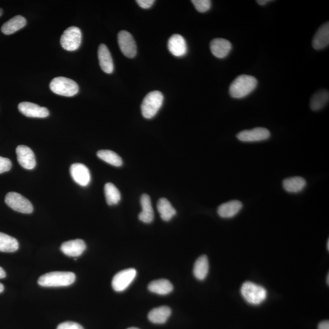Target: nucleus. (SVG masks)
Here are the masks:
<instances>
[{"mask_svg": "<svg viewBox=\"0 0 329 329\" xmlns=\"http://www.w3.org/2000/svg\"><path fill=\"white\" fill-rule=\"evenodd\" d=\"M12 167V162L8 158L0 157V174L9 172Z\"/></svg>", "mask_w": 329, "mask_h": 329, "instance_id": "obj_32", "label": "nucleus"}, {"mask_svg": "<svg viewBox=\"0 0 329 329\" xmlns=\"http://www.w3.org/2000/svg\"><path fill=\"white\" fill-rule=\"evenodd\" d=\"M85 249H86V245L84 241L81 239L70 240L62 243L61 246V251L65 255L73 257V258H77L81 255Z\"/></svg>", "mask_w": 329, "mask_h": 329, "instance_id": "obj_14", "label": "nucleus"}, {"mask_svg": "<svg viewBox=\"0 0 329 329\" xmlns=\"http://www.w3.org/2000/svg\"><path fill=\"white\" fill-rule=\"evenodd\" d=\"M243 208V204L238 200H232L222 204L218 209V214L223 218H231L235 216Z\"/></svg>", "mask_w": 329, "mask_h": 329, "instance_id": "obj_18", "label": "nucleus"}, {"mask_svg": "<svg viewBox=\"0 0 329 329\" xmlns=\"http://www.w3.org/2000/svg\"><path fill=\"white\" fill-rule=\"evenodd\" d=\"M18 108L22 114L28 117L42 118L48 117L49 114L47 108L29 102H22L19 104Z\"/></svg>", "mask_w": 329, "mask_h": 329, "instance_id": "obj_13", "label": "nucleus"}, {"mask_svg": "<svg viewBox=\"0 0 329 329\" xmlns=\"http://www.w3.org/2000/svg\"><path fill=\"white\" fill-rule=\"evenodd\" d=\"M326 282H327V284L328 285L329 284V274L328 273L327 276V280H326Z\"/></svg>", "mask_w": 329, "mask_h": 329, "instance_id": "obj_39", "label": "nucleus"}, {"mask_svg": "<svg viewBox=\"0 0 329 329\" xmlns=\"http://www.w3.org/2000/svg\"><path fill=\"white\" fill-rule=\"evenodd\" d=\"M5 203L16 212L22 213H31L33 206L29 200L18 193L9 192L5 197Z\"/></svg>", "mask_w": 329, "mask_h": 329, "instance_id": "obj_7", "label": "nucleus"}, {"mask_svg": "<svg viewBox=\"0 0 329 329\" xmlns=\"http://www.w3.org/2000/svg\"><path fill=\"white\" fill-rule=\"evenodd\" d=\"M18 162L25 169L32 170L36 166L34 152L30 148L25 145H19L16 149Z\"/></svg>", "mask_w": 329, "mask_h": 329, "instance_id": "obj_11", "label": "nucleus"}, {"mask_svg": "<svg viewBox=\"0 0 329 329\" xmlns=\"http://www.w3.org/2000/svg\"><path fill=\"white\" fill-rule=\"evenodd\" d=\"M17 240L6 233L0 232V252H14L17 251Z\"/></svg>", "mask_w": 329, "mask_h": 329, "instance_id": "obj_28", "label": "nucleus"}, {"mask_svg": "<svg viewBox=\"0 0 329 329\" xmlns=\"http://www.w3.org/2000/svg\"><path fill=\"white\" fill-rule=\"evenodd\" d=\"M136 276L137 271L134 268L124 269L114 276L112 286L115 291L122 292L129 287Z\"/></svg>", "mask_w": 329, "mask_h": 329, "instance_id": "obj_8", "label": "nucleus"}, {"mask_svg": "<svg viewBox=\"0 0 329 329\" xmlns=\"http://www.w3.org/2000/svg\"><path fill=\"white\" fill-rule=\"evenodd\" d=\"M98 57L100 67L105 73L111 74L114 70L113 58L106 45L101 44L98 48Z\"/></svg>", "mask_w": 329, "mask_h": 329, "instance_id": "obj_17", "label": "nucleus"}, {"mask_svg": "<svg viewBox=\"0 0 329 329\" xmlns=\"http://www.w3.org/2000/svg\"><path fill=\"white\" fill-rule=\"evenodd\" d=\"M240 292L243 299L251 305L261 304L267 298L266 289L262 286L252 282L243 283Z\"/></svg>", "mask_w": 329, "mask_h": 329, "instance_id": "obj_3", "label": "nucleus"}, {"mask_svg": "<svg viewBox=\"0 0 329 329\" xmlns=\"http://www.w3.org/2000/svg\"><path fill=\"white\" fill-rule=\"evenodd\" d=\"M154 0H137L136 3L140 7L143 9H149L152 7L154 3Z\"/></svg>", "mask_w": 329, "mask_h": 329, "instance_id": "obj_34", "label": "nucleus"}, {"mask_svg": "<svg viewBox=\"0 0 329 329\" xmlns=\"http://www.w3.org/2000/svg\"><path fill=\"white\" fill-rule=\"evenodd\" d=\"M327 249L328 251L329 250V240H327Z\"/></svg>", "mask_w": 329, "mask_h": 329, "instance_id": "obj_40", "label": "nucleus"}, {"mask_svg": "<svg viewBox=\"0 0 329 329\" xmlns=\"http://www.w3.org/2000/svg\"><path fill=\"white\" fill-rule=\"evenodd\" d=\"M140 203L142 210L139 213V220L144 223H152L154 218V214L150 197L147 194H144L141 197Z\"/></svg>", "mask_w": 329, "mask_h": 329, "instance_id": "obj_20", "label": "nucleus"}, {"mask_svg": "<svg viewBox=\"0 0 329 329\" xmlns=\"http://www.w3.org/2000/svg\"><path fill=\"white\" fill-rule=\"evenodd\" d=\"M127 329H139L136 327H130V328H128Z\"/></svg>", "mask_w": 329, "mask_h": 329, "instance_id": "obj_42", "label": "nucleus"}, {"mask_svg": "<svg viewBox=\"0 0 329 329\" xmlns=\"http://www.w3.org/2000/svg\"><path fill=\"white\" fill-rule=\"evenodd\" d=\"M70 174L75 182L82 187L90 184L91 175L88 168L82 163H74L70 167Z\"/></svg>", "mask_w": 329, "mask_h": 329, "instance_id": "obj_12", "label": "nucleus"}, {"mask_svg": "<svg viewBox=\"0 0 329 329\" xmlns=\"http://www.w3.org/2000/svg\"><path fill=\"white\" fill-rule=\"evenodd\" d=\"M258 84V80L252 76L240 75L230 85V95L233 98H245L255 89Z\"/></svg>", "mask_w": 329, "mask_h": 329, "instance_id": "obj_1", "label": "nucleus"}, {"mask_svg": "<svg viewBox=\"0 0 329 329\" xmlns=\"http://www.w3.org/2000/svg\"><path fill=\"white\" fill-rule=\"evenodd\" d=\"M157 208L161 218L164 222H169L176 215V211L169 200L161 198L157 203Z\"/></svg>", "mask_w": 329, "mask_h": 329, "instance_id": "obj_26", "label": "nucleus"}, {"mask_svg": "<svg viewBox=\"0 0 329 329\" xmlns=\"http://www.w3.org/2000/svg\"><path fill=\"white\" fill-rule=\"evenodd\" d=\"M171 314L172 310L167 306H161L153 309L148 314V317L152 323L156 324H162L166 323Z\"/></svg>", "mask_w": 329, "mask_h": 329, "instance_id": "obj_21", "label": "nucleus"}, {"mask_svg": "<svg viewBox=\"0 0 329 329\" xmlns=\"http://www.w3.org/2000/svg\"><path fill=\"white\" fill-rule=\"evenodd\" d=\"M104 193L108 205H116L120 202L121 194L120 191L113 183H107L105 185Z\"/></svg>", "mask_w": 329, "mask_h": 329, "instance_id": "obj_29", "label": "nucleus"}, {"mask_svg": "<svg viewBox=\"0 0 329 329\" xmlns=\"http://www.w3.org/2000/svg\"><path fill=\"white\" fill-rule=\"evenodd\" d=\"M168 48L171 53L176 57H184L188 50L185 39L179 34H174L169 39Z\"/></svg>", "mask_w": 329, "mask_h": 329, "instance_id": "obj_15", "label": "nucleus"}, {"mask_svg": "<svg viewBox=\"0 0 329 329\" xmlns=\"http://www.w3.org/2000/svg\"><path fill=\"white\" fill-rule=\"evenodd\" d=\"M192 3L199 12H206L211 8V1L210 0H192Z\"/></svg>", "mask_w": 329, "mask_h": 329, "instance_id": "obj_31", "label": "nucleus"}, {"mask_svg": "<svg viewBox=\"0 0 329 329\" xmlns=\"http://www.w3.org/2000/svg\"><path fill=\"white\" fill-rule=\"evenodd\" d=\"M57 329H84V328L77 322L67 321L59 324Z\"/></svg>", "mask_w": 329, "mask_h": 329, "instance_id": "obj_33", "label": "nucleus"}, {"mask_svg": "<svg viewBox=\"0 0 329 329\" xmlns=\"http://www.w3.org/2000/svg\"><path fill=\"white\" fill-rule=\"evenodd\" d=\"M318 329H329L328 321H324L320 322L318 325Z\"/></svg>", "mask_w": 329, "mask_h": 329, "instance_id": "obj_35", "label": "nucleus"}, {"mask_svg": "<svg viewBox=\"0 0 329 329\" xmlns=\"http://www.w3.org/2000/svg\"><path fill=\"white\" fill-rule=\"evenodd\" d=\"M76 276L72 272L54 271L41 276L38 280L39 285L44 287H67L73 284Z\"/></svg>", "mask_w": 329, "mask_h": 329, "instance_id": "obj_2", "label": "nucleus"}, {"mask_svg": "<svg viewBox=\"0 0 329 329\" xmlns=\"http://www.w3.org/2000/svg\"><path fill=\"white\" fill-rule=\"evenodd\" d=\"M51 90L55 94L64 97H74L79 92L77 82L65 77H57L52 80L49 84Z\"/></svg>", "mask_w": 329, "mask_h": 329, "instance_id": "obj_5", "label": "nucleus"}, {"mask_svg": "<svg viewBox=\"0 0 329 329\" xmlns=\"http://www.w3.org/2000/svg\"><path fill=\"white\" fill-rule=\"evenodd\" d=\"M118 42L125 57L133 58L137 54V46L134 39L129 32L121 31L118 34Z\"/></svg>", "mask_w": 329, "mask_h": 329, "instance_id": "obj_10", "label": "nucleus"}, {"mask_svg": "<svg viewBox=\"0 0 329 329\" xmlns=\"http://www.w3.org/2000/svg\"><path fill=\"white\" fill-rule=\"evenodd\" d=\"M270 132L264 127H256L250 130L240 132L236 137L243 142H258L268 140L270 137Z\"/></svg>", "mask_w": 329, "mask_h": 329, "instance_id": "obj_9", "label": "nucleus"}, {"mask_svg": "<svg viewBox=\"0 0 329 329\" xmlns=\"http://www.w3.org/2000/svg\"><path fill=\"white\" fill-rule=\"evenodd\" d=\"M232 48L231 43L225 39H215L210 42V50L217 58L223 59L228 57Z\"/></svg>", "mask_w": 329, "mask_h": 329, "instance_id": "obj_16", "label": "nucleus"}, {"mask_svg": "<svg viewBox=\"0 0 329 329\" xmlns=\"http://www.w3.org/2000/svg\"><path fill=\"white\" fill-rule=\"evenodd\" d=\"M329 44V24L325 23L316 32L312 41L313 47L317 50L326 48Z\"/></svg>", "mask_w": 329, "mask_h": 329, "instance_id": "obj_19", "label": "nucleus"}, {"mask_svg": "<svg viewBox=\"0 0 329 329\" xmlns=\"http://www.w3.org/2000/svg\"><path fill=\"white\" fill-rule=\"evenodd\" d=\"M283 187L286 192L298 193L302 192L307 186V182L303 177L295 176L288 177L283 181Z\"/></svg>", "mask_w": 329, "mask_h": 329, "instance_id": "obj_22", "label": "nucleus"}, {"mask_svg": "<svg viewBox=\"0 0 329 329\" xmlns=\"http://www.w3.org/2000/svg\"><path fill=\"white\" fill-rule=\"evenodd\" d=\"M164 97L159 91H153L147 95L141 105V114L147 119L155 117L163 103Z\"/></svg>", "mask_w": 329, "mask_h": 329, "instance_id": "obj_4", "label": "nucleus"}, {"mask_svg": "<svg viewBox=\"0 0 329 329\" xmlns=\"http://www.w3.org/2000/svg\"><path fill=\"white\" fill-rule=\"evenodd\" d=\"M26 25V20L24 16L16 15L3 24L1 29L3 34L11 35L24 28Z\"/></svg>", "mask_w": 329, "mask_h": 329, "instance_id": "obj_23", "label": "nucleus"}, {"mask_svg": "<svg viewBox=\"0 0 329 329\" xmlns=\"http://www.w3.org/2000/svg\"><path fill=\"white\" fill-rule=\"evenodd\" d=\"M4 291V285L0 283V294Z\"/></svg>", "mask_w": 329, "mask_h": 329, "instance_id": "obj_38", "label": "nucleus"}, {"mask_svg": "<svg viewBox=\"0 0 329 329\" xmlns=\"http://www.w3.org/2000/svg\"><path fill=\"white\" fill-rule=\"evenodd\" d=\"M6 276V273L4 269L0 266V279L5 278Z\"/></svg>", "mask_w": 329, "mask_h": 329, "instance_id": "obj_36", "label": "nucleus"}, {"mask_svg": "<svg viewBox=\"0 0 329 329\" xmlns=\"http://www.w3.org/2000/svg\"><path fill=\"white\" fill-rule=\"evenodd\" d=\"M329 100L328 91L321 90L317 92L312 97L310 107L314 111H318L323 108Z\"/></svg>", "mask_w": 329, "mask_h": 329, "instance_id": "obj_27", "label": "nucleus"}, {"mask_svg": "<svg viewBox=\"0 0 329 329\" xmlns=\"http://www.w3.org/2000/svg\"><path fill=\"white\" fill-rule=\"evenodd\" d=\"M3 15V10L0 8V16H1Z\"/></svg>", "mask_w": 329, "mask_h": 329, "instance_id": "obj_41", "label": "nucleus"}, {"mask_svg": "<svg viewBox=\"0 0 329 329\" xmlns=\"http://www.w3.org/2000/svg\"><path fill=\"white\" fill-rule=\"evenodd\" d=\"M148 289L153 294L167 295L172 292L173 286L168 280L162 279L151 282L148 285Z\"/></svg>", "mask_w": 329, "mask_h": 329, "instance_id": "obj_24", "label": "nucleus"}, {"mask_svg": "<svg viewBox=\"0 0 329 329\" xmlns=\"http://www.w3.org/2000/svg\"><path fill=\"white\" fill-rule=\"evenodd\" d=\"M82 41L81 29L71 26L64 32L61 38V45L65 50L74 51L80 48Z\"/></svg>", "mask_w": 329, "mask_h": 329, "instance_id": "obj_6", "label": "nucleus"}, {"mask_svg": "<svg viewBox=\"0 0 329 329\" xmlns=\"http://www.w3.org/2000/svg\"><path fill=\"white\" fill-rule=\"evenodd\" d=\"M97 156L102 160L114 167H119L122 166L121 158L113 151L100 150L97 153Z\"/></svg>", "mask_w": 329, "mask_h": 329, "instance_id": "obj_30", "label": "nucleus"}, {"mask_svg": "<svg viewBox=\"0 0 329 329\" xmlns=\"http://www.w3.org/2000/svg\"><path fill=\"white\" fill-rule=\"evenodd\" d=\"M270 2L271 1H269V0H259V1H257L258 4L261 6H264Z\"/></svg>", "mask_w": 329, "mask_h": 329, "instance_id": "obj_37", "label": "nucleus"}, {"mask_svg": "<svg viewBox=\"0 0 329 329\" xmlns=\"http://www.w3.org/2000/svg\"><path fill=\"white\" fill-rule=\"evenodd\" d=\"M209 270V260L206 255L199 257L194 265L193 274L199 281L205 280Z\"/></svg>", "mask_w": 329, "mask_h": 329, "instance_id": "obj_25", "label": "nucleus"}]
</instances>
